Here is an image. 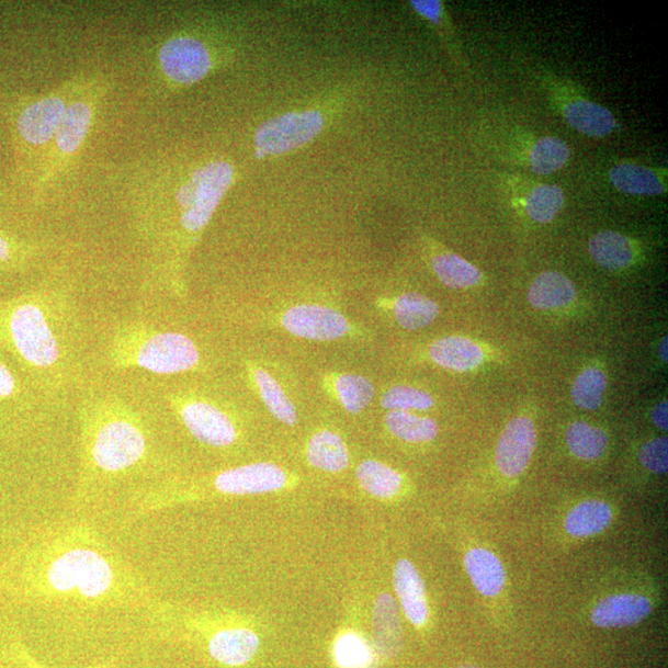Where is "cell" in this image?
I'll return each mask as SVG.
<instances>
[{
  "instance_id": "cell-1",
  "label": "cell",
  "mask_w": 668,
  "mask_h": 668,
  "mask_svg": "<svg viewBox=\"0 0 668 668\" xmlns=\"http://www.w3.org/2000/svg\"><path fill=\"white\" fill-rule=\"evenodd\" d=\"M149 580L87 516L45 522L0 559V605L65 627L148 614Z\"/></svg>"
},
{
  "instance_id": "cell-2",
  "label": "cell",
  "mask_w": 668,
  "mask_h": 668,
  "mask_svg": "<svg viewBox=\"0 0 668 668\" xmlns=\"http://www.w3.org/2000/svg\"><path fill=\"white\" fill-rule=\"evenodd\" d=\"M230 188L227 172L211 161L186 169L155 155L135 167L125 195L135 235L148 254L154 287L183 292L190 250Z\"/></svg>"
},
{
  "instance_id": "cell-3",
  "label": "cell",
  "mask_w": 668,
  "mask_h": 668,
  "mask_svg": "<svg viewBox=\"0 0 668 668\" xmlns=\"http://www.w3.org/2000/svg\"><path fill=\"white\" fill-rule=\"evenodd\" d=\"M80 461L70 498L73 516L90 517L120 490L168 477L157 438L137 406L115 393H89L79 408Z\"/></svg>"
},
{
  "instance_id": "cell-4",
  "label": "cell",
  "mask_w": 668,
  "mask_h": 668,
  "mask_svg": "<svg viewBox=\"0 0 668 668\" xmlns=\"http://www.w3.org/2000/svg\"><path fill=\"white\" fill-rule=\"evenodd\" d=\"M69 292L42 286L0 302V347L54 399L82 370L80 318Z\"/></svg>"
},
{
  "instance_id": "cell-5",
  "label": "cell",
  "mask_w": 668,
  "mask_h": 668,
  "mask_svg": "<svg viewBox=\"0 0 668 668\" xmlns=\"http://www.w3.org/2000/svg\"><path fill=\"white\" fill-rule=\"evenodd\" d=\"M91 73H76L41 94L0 93V112L11 132L15 172L32 188L67 106L89 82Z\"/></svg>"
},
{
  "instance_id": "cell-6",
  "label": "cell",
  "mask_w": 668,
  "mask_h": 668,
  "mask_svg": "<svg viewBox=\"0 0 668 668\" xmlns=\"http://www.w3.org/2000/svg\"><path fill=\"white\" fill-rule=\"evenodd\" d=\"M106 361L114 371L177 375L196 371L201 352L186 335L149 322L127 321L114 328L106 346Z\"/></svg>"
},
{
  "instance_id": "cell-7",
  "label": "cell",
  "mask_w": 668,
  "mask_h": 668,
  "mask_svg": "<svg viewBox=\"0 0 668 668\" xmlns=\"http://www.w3.org/2000/svg\"><path fill=\"white\" fill-rule=\"evenodd\" d=\"M110 87V80L104 75L91 73L89 82L67 106L52 147L33 182L34 200L44 199L46 192L75 167L90 138Z\"/></svg>"
},
{
  "instance_id": "cell-8",
  "label": "cell",
  "mask_w": 668,
  "mask_h": 668,
  "mask_svg": "<svg viewBox=\"0 0 668 668\" xmlns=\"http://www.w3.org/2000/svg\"><path fill=\"white\" fill-rule=\"evenodd\" d=\"M228 54V47L211 34L179 29L154 45L155 79L170 92L189 89L225 65Z\"/></svg>"
},
{
  "instance_id": "cell-9",
  "label": "cell",
  "mask_w": 668,
  "mask_h": 668,
  "mask_svg": "<svg viewBox=\"0 0 668 668\" xmlns=\"http://www.w3.org/2000/svg\"><path fill=\"white\" fill-rule=\"evenodd\" d=\"M170 408L193 439L208 448L225 450L238 441V429L231 416L217 404L199 396L172 393Z\"/></svg>"
},
{
  "instance_id": "cell-10",
  "label": "cell",
  "mask_w": 668,
  "mask_h": 668,
  "mask_svg": "<svg viewBox=\"0 0 668 668\" xmlns=\"http://www.w3.org/2000/svg\"><path fill=\"white\" fill-rule=\"evenodd\" d=\"M325 125L324 113L315 110L276 115L256 131V157L267 159L297 150L318 137Z\"/></svg>"
},
{
  "instance_id": "cell-11",
  "label": "cell",
  "mask_w": 668,
  "mask_h": 668,
  "mask_svg": "<svg viewBox=\"0 0 668 668\" xmlns=\"http://www.w3.org/2000/svg\"><path fill=\"white\" fill-rule=\"evenodd\" d=\"M282 325L287 332L312 341H337L353 332L350 321L336 309L304 304L286 309Z\"/></svg>"
},
{
  "instance_id": "cell-12",
  "label": "cell",
  "mask_w": 668,
  "mask_h": 668,
  "mask_svg": "<svg viewBox=\"0 0 668 668\" xmlns=\"http://www.w3.org/2000/svg\"><path fill=\"white\" fill-rule=\"evenodd\" d=\"M551 95L569 127L586 137L605 138L616 128L614 114L605 106L557 84Z\"/></svg>"
},
{
  "instance_id": "cell-13",
  "label": "cell",
  "mask_w": 668,
  "mask_h": 668,
  "mask_svg": "<svg viewBox=\"0 0 668 668\" xmlns=\"http://www.w3.org/2000/svg\"><path fill=\"white\" fill-rule=\"evenodd\" d=\"M535 423L528 416H518L502 430L496 451V464L502 476L517 478L529 466L536 449Z\"/></svg>"
},
{
  "instance_id": "cell-14",
  "label": "cell",
  "mask_w": 668,
  "mask_h": 668,
  "mask_svg": "<svg viewBox=\"0 0 668 668\" xmlns=\"http://www.w3.org/2000/svg\"><path fill=\"white\" fill-rule=\"evenodd\" d=\"M653 612L652 600L642 595L622 593L600 599L590 619L602 629H623L645 621Z\"/></svg>"
},
{
  "instance_id": "cell-15",
  "label": "cell",
  "mask_w": 668,
  "mask_h": 668,
  "mask_svg": "<svg viewBox=\"0 0 668 668\" xmlns=\"http://www.w3.org/2000/svg\"><path fill=\"white\" fill-rule=\"evenodd\" d=\"M259 644L258 635L250 629L225 626L211 633L207 652L216 663L235 667L248 664L258 653Z\"/></svg>"
},
{
  "instance_id": "cell-16",
  "label": "cell",
  "mask_w": 668,
  "mask_h": 668,
  "mask_svg": "<svg viewBox=\"0 0 668 668\" xmlns=\"http://www.w3.org/2000/svg\"><path fill=\"white\" fill-rule=\"evenodd\" d=\"M394 588L409 622L422 626L429 619L428 597L418 568L409 559H400L394 569Z\"/></svg>"
},
{
  "instance_id": "cell-17",
  "label": "cell",
  "mask_w": 668,
  "mask_h": 668,
  "mask_svg": "<svg viewBox=\"0 0 668 668\" xmlns=\"http://www.w3.org/2000/svg\"><path fill=\"white\" fill-rule=\"evenodd\" d=\"M612 185L626 195L660 196L667 192L666 170L623 162L609 171Z\"/></svg>"
},
{
  "instance_id": "cell-18",
  "label": "cell",
  "mask_w": 668,
  "mask_h": 668,
  "mask_svg": "<svg viewBox=\"0 0 668 668\" xmlns=\"http://www.w3.org/2000/svg\"><path fill=\"white\" fill-rule=\"evenodd\" d=\"M429 355L434 364L454 372H472L484 362L483 348L461 336L441 338L431 344Z\"/></svg>"
},
{
  "instance_id": "cell-19",
  "label": "cell",
  "mask_w": 668,
  "mask_h": 668,
  "mask_svg": "<svg viewBox=\"0 0 668 668\" xmlns=\"http://www.w3.org/2000/svg\"><path fill=\"white\" fill-rule=\"evenodd\" d=\"M590 257L599 267L619 271L631 268L637 259V246L632 238L619 231L602 230L589 239Z\"/></svg>"
},
{
  "instance_id": "cell-20",
  "label": "cell",
  "mask_w": 668,
  "mask_h": 668,
  "mask_svg": "<svg viewBox=\"0 0 668 668\" xmlns=\"http://www.w3.org/2000/svg\"><path fill=\"white\" fill-rule=\"evenodd\" d=\"M373 631L376 647L387 658L399 655L403 648V626L399 608L390 595L383 593L375 600Z\"/></svg>"
},
{
  "instance_id": "cell-21",
  "label": "cell",
  "mask_w": 668,
  "mask_h": 668,
  "mask_svg": "<svg viewBox=\"0 0 668 668\" xmlns=\"http://www.w3.org/2000/svg\"><path fill=\"white\" fill-rule=\"evenodd\" d=\"M472 584L484 597H496L506 586V569L497 555L486 548L476 547L464 557Z\"/></svg>"
},
{
  "instance_id": "cell-22",
  "label": "cell",
  "mask_w": 668,
  "mask_h": 668,
  "mask_svg": "<svg viewBox=\"0 0 668 668\" xmlns=\"http://www.w3.org/2000/svg\"><path fill=\"white\" fill-rule=\"evenodd\" d=\"M577 297L576 286L559 271L548 270L534 279L529 287V303L537 309L569 306Z\"/></svg>"
},
{
  "instance_id": "cell-23",
  "label": "cell",
  "mask_w": 668,
  "mask_h": 668,
  "mask_svg": "<svg viewBox=\"0 0 668 668\" xmlns=\"http://www.w3.org/2000/svg\"><path fill=\"white\" fill-rule=\"evenodd\" d=\"M613 520V510L605 501L587 500L568 512L565 520L567 534L577 539L602 534Z\"/></svg>"
},
{
  "instance_id": "cell-24",
  "label": "cell",
  "mask_w": 668,
  "mask_h": 668,
  "mask_svg": "<svg viewBox=\"0 0 668 668\" xmlns=\"http://www.w3.org/2000/svg\"><path fill=\"white\" fill-rule=\"evenodd\" d=\"M307 460L317 469L338 473L350 464V453L341 435L324 430L315 433L309 440Z\"/></svg>"
},
{
  "instance_id": "cell-25",
  "label": "cell",
  "mask_w": 668,
  "mask_h": 668,
  "mask_svg": "<svg viewBox=\"0 0 668 668\" xmlns=\"http://www.w3.org/2000/svg\"><path fill=\"white\" fill-rule=\"evenodd\" d=\"M47 249L44 241L0 229V271L24 270L43 258Z\"/></svg>"
},
{
  "instance_id": "cell-26",
  "label": "cell",
  "mask_w": 668,
  "mask_h": 668,
  "mask_svg": "<svg viewBox=\"0 0 668 668\" xmlns=\"http://www.w3.org/2000/svg\"><path fill=\"white\" fill-rule=\"evenodd\" d=\"M390 306L396 322L408 331H418L430 326L440 315L438 303L419 293H406L395 297Z\"/></svg>"
},
{
  "instance_id": "cell-27",
  "label": "cell",
  "mask_w": 668,
  "mask_h": 668,
  "mask_svg": "<svg viewBox=\"0 0 668 668\" xmlns=\"http://www.w3.org/2000/svg\"><path fill=\"white\" fill-rule=\"evenodd\" d=\"M251 380H253L261 400L267 409L276 420L287 426L297 423V411L292 400L288 399L282 385L267 371L256 365L249 366Z\"/></svg>"
},
{
  "instance_id": "cell-28",
  "label": "cell",
  "mask_w": 668,
  "mask_h": 668,
  "mask_svg": "<svg viewBox=\"0 0 668 668\" xmlns=\"http://www.w3.org/2000/svg\"><path fill=\"white\" fill-rule=\"evenodd\" d=\"M328 384L335 399L351 414L362 412L374 398L373 383L360 374H336L329 377Z\"/></svg>"
},
{
  "instance_id": "cell-29",
  "label": "cell",
  "mask_w": 668,
  "mask_h": 668,
  "mask_svg": "<svg viewBox=\"0 0 668 668\" xmlns=\"http://www.w3.org/2000/svg\"><path fill=\"white\" fill-rule=\"evenodd\" d=\"M431 267L440 282L451 288H469L482 282L477 267L451 251H440L431 259Z\"/></svg>"
},
{
  "instance_id": "cell-30",
  "label": "cell",
  "mask_w": 668,
  "mask_h": 668,
  "mask_svg": "<svg viewBox=\"0 0 668 668\" xmlns=\"http://www.w3.org/2000/svg\"><path fill=\"white\" fill-rule=\"evenodd\" d=\"M570 158L566 141L557 137H542L531 145L527 165L536 176H551L564 169Z\"/></svg>"
},
{
  "instance_id": "cell-31",
  "label": "cell",
  "mask_w": 668,
  "mask_h": 668,
  "mask_svg": "<svg viewBox=\"0 0 668 668\" xmlns=\"http://www.w3.org/2000/svg\"><path fill=\"white\" fill-rule=\"evenodd\" d=\"M386 429L395 438L410 443H423L438 438V422L406 411H390L385 416Z\"/></svg>"
},
{
  "instance_id": "cell-32",
  "label": "cell",
  "mask_w": 668,
  "mask_h": 668,
  "mask_svg": "<svg viewBox=\"0 0 668 668\" xmlns=\"http://www.w3.org/2000/svg\"><path fill=\"white\" fill-rule=\"evenodd\" d=\"M356 478L366 492L381 499L394 498L399 492L403 484L399 472L374 460H367L360 464L356 469Z\"/></svg>"
},
{
  "instance_id": "cell-33",
  "label": "cell",
  "mask_w": 668,
  "mask_h": 668,
  "mask_svg": "<svg viewBox=\"0 0 668 668\" xmlns=\"http://www.w3.org/2000/svg\"><path fill=\"white\" fill-rule=\"evenodd\" d=\"M566 441L570 453L582 461H596L604 456L608 435L602 429L577 421L568 426Z\"/></svg>"
},
{
  "instance_id": "cell-34",
  "label": "cell",
  "mask_w": 668,
  "mask_h": 668,
  "mask_svg": "<svg viewBox=\"0 0 668 668\" xmlns=\"http://www.w3.org/2000/svg\"><path fill=\"white\" fill-rule=\"evenodd\" d=\"M565 206V192L556 185L539 183L532 188L525 199L528 216L541 225L554 220Z\"/></svg>"
},
{
  "instance_id": "cell-35",
  "label": "cell",
  "mask_w": 668,
  "mask_h": 668,
  "mask_svg": "<svg viewBox=\"0 0 668 668\" xmlns=\"http://www.w3.org/2000/svg\"><path fill=\"white\" fill-rule=\"evenodd\" d=\"M607 375L598 366H588L573 385V400L579 409L596 411L603 403Z\"/></svg>"
},
{
  "instance_id": "cell-36",
  "label": "cell",
  "mask_w": 668,
  "mask_h": 668,
  "mask_svg": "<svg viewBox=\"0 0 668 668\" xmlns=\"http://www.w3.org/2000/svg\"><path fill=\"white\" fill-rule=\"evenodd\" d=\"M434 405L432 396L418 387L396 385L382 396V406L390 411H428Z\"/></svg>"
},
{
  "instance_id": "cell-37",
  "label": "cell",
  "mask_w": 668,
  "mask_h": 668,
  "mask_svg": "<svg viewBox=\"0 0 668 668\" xmlns=\"http://www.w3.org/2000/svg\"><path fill=\"white\" fill-rule=\"evenodd\" d=\"M335 657L341 668H365L372 661L370 647L362 637L353 633L338 637Z\"/></svg>"
},
{
  "instance_id": "cell-38",
  "label": "cell",
  "mask_w": 668,
  "mask_h": 668,
  "mask_svg": "<svg viewBox=\"0 0 668 668\" xmlns=\"http://www.w3.org/2000/svg\"><path fill=\"white\" fill-rule=\"evenodd\" d=\"M638 460L647 471L655 474H666L668 468L667 438L647 441L638 452Z\"/></svg>"
},
{
  "instance_id": "cell-39",
  "label": "cell",
  "mask_w": 668,
  "mask_h": 668,
  "mask_svg": "<svg viewBox=\"0 0 668 668\" xmlns=\"http://www.w3.org/2000/svg\"><path fill=\"white\" fill-rule=\"evenodd\" d=\"M11 655L12 660L15 661L18 668H50L38 661L21 642H14L11 645ZM120 661L121 656H112L100 664L83 668H117Z\"/></svg>"
},
{
  "instance_id": "cell-40",
  "label": "cell",
  "mask_w": 668,
  "mask_h": 668,
  "mask_svg": "<svg viewBox=\"0 0 668 668\" xmlns=\"http://www.w3.org/2000/svg\"><path fill=\"white\" fill-rule=\"evenodd\" d=\"M21 394V385L11 370L0 361V401L12 400Z\"/></svg>"
},
{
  "instance_id": "cell-41",
  "label": "cell",
  "mask_w": 668,
  "mask_h": 668,
  "mask_svg": "<svg viewBox=\"0 0 668 668\" xmlns=\"http://www.w3.org/2000/svg\"><path fill=\"white\" fill-rule=\"evenodd\" d=\"M652 419L656 428L667 432L668 430V405L667 401L657 404L652 412Z\"/></svg>"
},
{
  "instance_id": "cell-42",
  "label": "cell",
  "mask_w": 668,
  "mask_h": 668,
  "mask_svg": "<svg viewBox=\"0 0 668 668\" xmlns=\"http://www.w3.org/2000/svg\"><path fill=\"white\" fill-rule=\"evenodd\" d=\"M658 353H660L661 360L667 363V336L664 337L660 347H658Z\"/></svg>"
},
{
  "instance_id": "cell-43",
  "label": "cell",
  "mask_w": 668,
  "mask_h": 668,
  "mask_svg": "<svg viewBox=\"0 0 668 668\" xmlns=\"http://www.w3.org/2000/svg\"><path fill=\"white\" fill-rule=\"evenodd\" d=\"M457 668H480V667L472 666V665H466V666H460Z\"/></svg>"
},
{
  "instance_id": "cell-44",
  "label": "cell",
  "mask_w": 668,
  "mask_h": 668,
  "mask_svg": "<svg viewBox=\"0 0 668 668\" xmlns=\"http://www.w3.org/2000/svg\"><path fill=\"white\" fill-rule=\"evenodd\" d=\"M0 199H2V191H0Z\"/></svg>"
}]
</instances>
